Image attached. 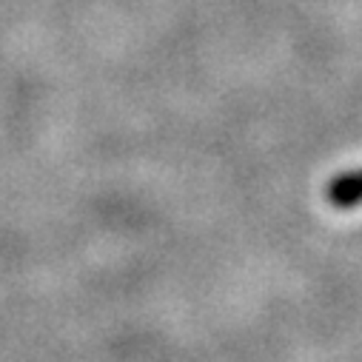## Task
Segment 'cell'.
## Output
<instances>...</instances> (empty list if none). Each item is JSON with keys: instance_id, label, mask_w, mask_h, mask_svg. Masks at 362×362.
<instances>
[{"instance_id": "6da1fadb", "label": "cell", "mask_w": 362, "mask_h": 362, "mask_svg": "<svg viewBox=\"0 0 362 362\" xmlns=\"http://www.w3.org/2000/svg\"><path fill=\"white\" fill-rule=\"evenodd\" d=\"M325 200L339 211H351V209L362 206V168L337 174L325 189Z\"/></svg>"}]
</instances>
